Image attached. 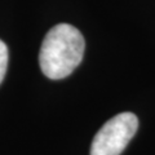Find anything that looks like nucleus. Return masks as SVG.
<instances>
[{"mask_svg":"<svg viewBox=\"0 0 155 155\" xmlns=\"http://www.w3.org/2000/svg\"><path fill=\"white\" fill-rule=\"evenodd\" d=\"M85 41L81 32L69 23H58L47 32L39 53V65L47 78L60 80L80 65Z\"/></svg>","mask_w":155,"mask_h":155,"instance_id":"f257e3e1","label":"nucleus"},{"mask_svg":"<svg viewBox=\"0 0 155 155\" xmlns=\"http://www.w3.org/2000/svg\"><path fill=\"white\" fill-rule=\"evenodd\" d=\"M138 129V119L125 111L107 120L96 133L91 155H120Z\"/></svg>","mask_w":155,"mask_h":155,"instance_id":"f03ea898","label":"nucleus"},{"mask_svg":"<svg viewBox=\"0 0 155 155\" xmlns=\"http://www.w3.org/2000/svg\"><path fill=\"white\" fill-rule=\"evenodd\" d=\"M8 48L5 43L0 40V84L4 80V76L7 74V67H8Z\"/></svg>","mask_w":155,"mask_h":155,"instance_id":"7ed1b4c3","label":"nucleus"}]
</instances>
